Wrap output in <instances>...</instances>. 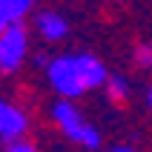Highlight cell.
<instances>
[{
  "label": "cell",
  "mask_w": 152,
  "mask_h": 152,
  "mask_svg": "<svg viewBox=\"0 0 152 152\" xmlns=\"http://www.w3.org/2000/svg\"><path fill=\"white\" fill-rule=\"evenodd\" d=\"M49 86L63 98V101H75L80 95L101 89L109 80V69L103 66V60L95 55H58L49 60L46 66Z\"/></svg>",
  "instance_id": "cell-1"
},
{
  "label": "cell",
  "mask_w": 152,
  "mask_h": 152,
  "mask_svg": "<svg viewBox=\"0 0 152 152\" xmlns=\"http://www.w3.org/2000/svg\"><path fill=\"white\" fill-rule=\"evenodd\" d=\"M26 129H29L26 112L9 101H0V138L6 144H12V141H20L26 135Z\"/></svg>",
  "instance_id": "cell-4"
},
{
  "label": "cell",
  "mask_w": 152,
  "mask_h": 152,
  "mask_svg": "<svg viewBox=\"0 0 152 152\" xmlns=\"http://www.w3.org/2000/svg\"><path fill=\"white\" fill-rule=\"evenodd\" d=\"M106 98L115 103H124L126 101V95H129V80L124 75H109V80H106Z\"/></svg>",
  "instance_id": "cell-7"
},
{
  "label": "cell",
  "mask_w": 152,
  "mask_h": 152,
  "mask_svg": "<svg viewBox=\"0 0 152 152\" xmlns=\"http://www.w3.org/2000/svg\"><path fill=\"white\" fill-rule=\"evenodd\" d=\"M146 103H149V109H152V86H149V92H146Z\"/></svg>",
  "instance_id": "cell-11"
},
{
  "label": "cell",
  "mask_w": 152,
  "mask_h": 152,
  "mask_svg": "<svg viewBox=\"0 0 152 152\" xmlns=\"http://www.w3.org/2000/svg\"><path fill=\"white\" fill-rule=\"evenodd\" d=\"M34 29H37V34H40L46 43H58V40H63V37L69 34L66 17L58 15V12H52V9L34 15Z\"/></svg>",
  "instance_id": "cell-5"
},
{
  "label": "cell",
  "mask_w": 152,
  "mask_h": 152,
  "mask_svg": "<svg viewBox=\"0 0 152 152\" xmlns=\"http://www.w3.org/2000/svg\"><path fill=\"white\" fill-rule=\"evenodd\" d=\"M52 118H55L60 132H63L69 141H75L77 146H86V149H98V146H101V132H98V126L89 124V121L83 118V112L77 109L72 101H63V98H60V101L52 106Z\"/></svg>",
  "instance_id": "cell-2"
},
{
  "label": "cell",
  "mask_w": 152,
  "mask_h": 152,
  "mask_svg": "<svg viewBox=\"0 0 152 152\" xmlns=\"http://www.w3.org/2000/svg\"><path fill=\"white\" fill-rule=\"evenodd\" d=\"M109 152H135L132 146H115V149H109Z\"/></svg>",
  "instance_id": "cell-10"
},
{
  "label": "cell",
  "mask_w": 152,
  "mask_h": 152,
  "mask_svg": "<svg viewBox=\"0 0 152 152\" xmlns=\"http://www.w3.org/2000/svg\"><path fill=\"white\" fill-rule=\"evenodd\" d=\"M26 55H29V29L23 23L3 29L0 32V72L15 75L26 63Z\"/></svg>",
  "instance_id": "cell-3"
},
{
  "label": "cell",
  "mask_w": 152,
  "mask_h": 152,
  "mask_svg": "<svg viewBox=\"0 0 152 152\" xmlns=\"http://www.w3.org/2000/svg\"><path fill=\"white\" fill-rule=\"evenodd\" d=\"M34 0H0V32L15 23H23V17L32 12Z\"/></svg>",
  "instance_id": "cell-6"
},
{
  "label": "cell",
  "mask_w": 152,
  "mask_h": 152,
  "mask_svg": "<svg viewBox=\"0 0 152 152\" xmlns=\"http://www.w3.org/2000/svg\"><path fill=\"white\" fill-rule=\"evenodd\" d=\"M3 152H37V146H34L32 141H26V138H20V141L6 144V149H3Z\"/></svg>",
  "instance_id": "cell-9"
},
{
  "label": "cell",
  "mask_w": 152,
  "mask_h": 152,
  "mask_svg": "<svg viewBox=\"0 0 152 152\" xmlns=\"http://www.w3.org/2000/svg\"><path fill=\"white\" fill-rule=\"evenodd\" d=\"M132 60L138 69H152V46L149 43H138L132 49Z\"/></svg>",
  "instance_id": "cell-8"
}]
</instances>
